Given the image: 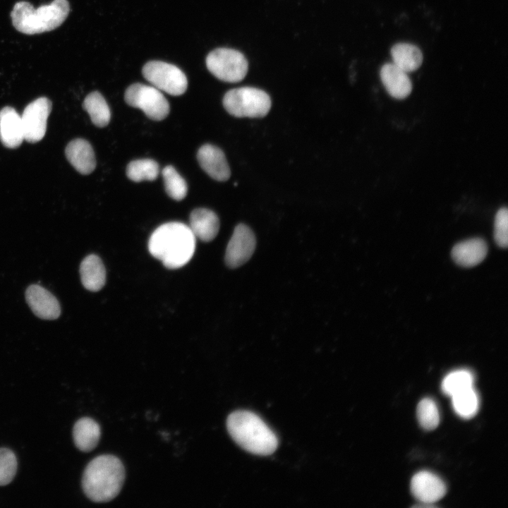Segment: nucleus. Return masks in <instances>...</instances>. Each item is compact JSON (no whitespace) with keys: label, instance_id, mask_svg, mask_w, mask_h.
Segmentation results:
<instances>
[{"label":"nucleus","instance_id":"nucleus-6","mask_svg":"<svg viewBox=\"0 0 508 508\" xmlns=\"http://www.w3.org/2000/svg\"><path fill=\"white\" fill-rule=\"evenodd\" d=\"M205 61L209 71L224 82H239L248 72L246 59L242 53L233 49H215L209 53Z\"/></svg>","mask_w":508,"mask_h":508},{"label":"nucleus","instance_id":"nucleus-26","mask_svg":"<svg viewBox=\"0 0 508 508\" xmlns=\"http://www.w3.org/2000/svg\"><path fill=\"white\" fill-rule=\"evenodd\" d=\"M162 174L167 195L175 200H183L188 192L187 183L183 177L171 165L165 167Z\"/></svg>","mask_w":508,"mask_h":508},{"label":"nucleus","instance_id":"nucleus-3","mask_svg":"<svg viewBox=\"0 0 508 508\" xmlns=\"http://www.w3.org/2000/svg\"><path fill=\"white\" fill-rule=\"evenodd\" d=\"M226 427L233 440L248 452L266 456L277 448L275 434L259 416L250 411L231 413L227 418Z\"/></svg>","mask_w":508,"mask_h":508},{"label":"nucleus","instance_id":"nucleus-24","mask_svg":"<svg viewBox=\"0 0 508 508\" xmlns=\"http://www.w3.org/2000/svg\"><path fill=\"white\" fill-rule=\"evenodd\" d=\"M159 173L158 163L152 159L131 161L126 167V175L134 182L154 181Z\"/></svg>","mask_w":508,"mask_h":508},{"label":"nucleus","instance_id":"nucleus-15","mask_svg":"<svg viewBox=\"0 0 508 508\" xmlns=\"http://www.w3.org/2000/svg\"><path fill=\"white\" fill-rule=\"evenodd\" d=\"M65 154L71 164L82 174L92 173L96 167L92 147L84 139L71 140L66 147Z\"/></svg>","mask_w":508,"mask_h":508},{"label":"nucleus","instance_id":"nucleus-22","mask_svg":"<svg viewBox=\"0 0 508 508\" xmlns=\"http://www.w3.org/2000/svg\"><path fill=\"white\" fill-rule=\"evenodd\" d=\"M83 107L96 126L102 128L109 124L111 111L101 93L94 91L88 94L83 101Z\"/></svg>","mask_w":508,"mask_h":508},{"label":"nucleus","instance_id":"nucleus-27","mask_svg":"<svg viewBox=\"0 0 508 508\" xmlns=\"http://www.w3.org/2000/svg\"><path fill=\"white\" fill-rule=\"evenodd\" d=\"M417 418L421 426L427 430L435 429L440 423V413L436 403L430 398H424L418 404Z\"/></svg>","mask_w":508,"mask_h":508},{"label":"nucleus","instance_id":"nucleus-20","mask_svg":"<svg viewBox=\"0 0 508 508\" xmlns=\"http://www.w3.org/2000/svg\"><path fill=\"white\" fill-rule=\"evenodd\" d=\"M100 435V427L92 418H82L74 425L73 430L74 443L83 452L92 450L97 446Z\"/></svg>","mask_w":508,"mask_h":508},{"label":"nucleus","instance_id":"nucleus-14","mask_svg":"<svg viewBox=\"0 0 508 508\" xmlns=\"http://www.w3.org/2000/svg\"><path fill=\"white\" fill-rule=\"evenodd\" d=\"M0 140L8 148H16L24 140L21 116L11 107L0 111Z\"/></svg>","mask_w":508,"mask_h":508},{"label":"nucleus","instance_id":"nucleus-29","mask_svg":"<svg viewBox=\"0 0 508 508\" xmlns=\"http://www.w3.org/2000/svg\"><path fill=\"white\" fill-rule=\"evenodd\" d=\"M508 212L507 207L500 208L496 213L494 222V238L501 248H506L508 242Z\"/></svg>","mask_w":508,"mask_h":508},{"label":"nucleus","instance_id":"nucleus-28","mask_svg":"<svg viewBox=\"0 0 508 508\" xmlns=\"http://www.w3.org/2000/svg\"><path fill=\"white\" fill-rule=\"evenodd\" d=\"M16 470L15 454L7 448H0V485L8 484L15 476Z\"/></svg>","mask_w":508,"mask_h":508},{"label":"nucleus","instance_id":"nucleus-7","mask_svg":"<svg viewBox=\"0 0 508 508\" xmlns=\"http://www.w3.org/2000/svg\"><path fill=\"white\" fill-rule=\"evenodd\" d=\"M124 99L129 106L141 109L154 121L164 119L170 111L166 97L152 85L133 83L126 90Z\"/></svg>","mask_w":508,"mask_h":508},{"label":"nucleus","instance_id":"nucleus-18","mask_svg":"<svg viewBox=\"0 0 508 508\" xmlns=\"http://www.w3.org/2000/svg\"><path fill=\"white\" fill-rule=\"evenodd\" d=\"M188 226L195 238L209 242L217 235L219 220L217 215L207 208H196L190 214Z\"/></svg>","mask_w":508,"mask_h":508},{"label":"nucleus","instance_id":"nucleus-10","mask_svg":"<svg viewBox=\"0 0 508 508\" xmlns=\"http://www.w3.org/2000/svg\"><path fill=\"white\" fill-rule=\"evenodd\" d=\"M256 245L253 231L244 224H238L228 243L225 262L230 268L245 264L252 256Z\"/></svg>","mask_w":508,"mask_h":508},{"label":"nucleus","instance_id":"nucleus-9","mask_svg":"<svg viewBox=\"0 0 508 508\" xmlns=\"http://www.w3.org/2000/svg\"><path fill=\"white\" fill-rule=\"evenodd\" d=\"M51 111L52 102L44 97L37 98L26 106L20 116L24 140L34 143L43 138Z\"/></svg>","mask_w":508,"mask_h":508},{"label":"nucleus","instance_id":"nucleus-13","mask_svg":"<svg viewBox=\"0 0 508 508\" xmlns=\"http://www.w3.org/2000/svg\"><path fill=\"white\" fill-rule=\"evenodd\" d=\"M25 298L32 311L40 318L54 320L60 315L61 308L57 299L39 285L30 286L26 290Z\"/></svg>","mask_w":508,"mask_h":508},{"label":"nucleus","instance_id":"nucleus-16","mask_svg":"<svg viewBox=\"0 0 508 508\" xmlns=\"http://www.w3.org/2000/svg\"><path fill=\"white\" fill-rule=\"evenodd\" d=\"M380 75L383 85L392 97L402 99L411 93L412 84L407 73L393 63L385 64Z\"/></svg>","mask_w":508,"mask_h":508},{"label":"nucleus","instance_id":"nucleus-11","mask_svg":"<svg viewBox=\"0 0 508 508\" xmlns=\"http://www.w3.org/2000/svg\"><path fill=\"white\" fill-rule=\"evenodd\" d=\"M411 491L421 503L432 505L445 496L447 488L439 476L430 471H422L413 476Z\"/></svg>","mask_w":508,"mask_h":508},{"label":"nucleus","instance_id":"nucleus-1","mask_svg":"<svg viewBox=\"0 0 508 508\" xmlns=\"http://www.w3.org/2000/svg\"><path fill=\"white\" fill-rule=\"evenodd\" d=\"M195 238L185 224L168 222L153 231L148 241V250L167 268L178 269L192 258L195 250Z\"/></svg>","mask_w":508,"mask_h":508},{"label":"nucleus","instance_id":"nucleus-25","mask_svg":"<svg viewBox=\"0 0 508 508\" xmlns=\"http://www.w3.org/2000/svg\"><path fill=\"white\" fill-rule=\"evenodd\" d=\"M473 373L466 369L456 370L449 373L443 379L441 385L442 392L449 397L473 387Z\"/></svg>","mask_w":508,"mask_h":508},{"label":"nucleus","instance_id":"nucleus-5","mask_svg":"<svg viewBox=\"0 0 508 508\" xmlns=\"http://www.w3.org/2000/svg\"><path fill=\"white\" fill-rule=\"evenodd\" d=\"M223 106L235 117L261 118L271 108L269 95L253 87H241L229 90L224 96Z\"/></svg>","mask_w":508,"mask_h":508},{"label":"nucleus","instance_id":"nucleus-21","mask_svg":"<svg viewBox=\"0 0 508 508\" xmlns=\"http://www.w3.org/2000/svg\"><path fill=\"white\" fill-rule=\"evenodd\" d=\"M391 55L393 64L409 73L417 70L423 61V54L415 45L399 43L392 47Z\"/></svg>","mask_w":508,"mask_h":508},{"label":"nucleus","instance_id":"nucleus-4","mask_svg":"<svg viewBox=\"0 0 508 508\" xmlns=\"http://www.w3.org/2000/svg\"><path fill=\"white\" fill-rule=\"evenodd\" d=\"M70 11L67 0H54L37 8L27 1L16 3L11 13L14 28L26 35L54 30L66 19Z\"/></svg>","mask_w":508,"mask_h":508},{"label":"nucleus","instance_id":"nucleus-19","mask_svg":"<svg viewBox=\"0 0 508 508\" xmlns=\"http://www.w3.org/2000/svg\"><path fill=\"white\" fill-rule=\"evenodd\" d=\"M80 274L84 287L91 291L100 290L106 282V270L101 259L95 255H89L80 266Z\"/></svg>","mask_w":508,"mask_h":508},{"label":"nucleus","instance_id":"nucleus-17","mask_svg":"<svg viewBox=\"0 0 508 508\" xmlns=\"http://www.w3.org/2000/svg\"><path fill=\"white\" fill-rule=\"evenodd\" d=\"M488 253V246L484 240L479 238H471L455 245L452 250V257L460 266L471 267L481 262Z\"/></svg>","mask_w":508,"mask_h":508},{"label":"nucleus","instance_id":"nucleus-23","mask_svg":"<svg viewBox=\"0 0 508 508\" xmlns=\"http://www.w3.org/2000/svg\"><path fill=\"white\" fill-rule=\"evenodd\" d=\"M452 397L453 409L463 418L474 416L479 409V397L473 387L461 391Z\"/></svg>","mask_w":508,"mask_h":508},{"label":"nucleus","instance_id":"nucleus-2","mask_svg":"<svg viewBox=\"0 0 508 508\" xmlns=\"http://www.w3.org/2000/svg\"><path fill=\"white\" fill-rule=\"evenodd\" d=\"M125 478L119 459L110 454L93 459L86 466L82 486L86 496L96 502L111 500L120 492Z\"/></svg>","mask_w":508,"mask_h":508},{"label":"nucleus","instance_id":"nucleus-12","mask_svg":"<svg viewBox=\"0 0 508 508\" xmlns=\"http://www.w3.org/2000/svg\"><path fill=\"white\" fill-rule=\"evenodd\" d=\"M197 159L201 168L213 179L218 181H227L231 171L223 151L218 147L205 144L197 153Z\"/></svg>","mask_w":508,"mask_h":508},{"label":"nucleus","instance_id":"nucleus-8","mask_svg":"<svg viewBox=\"0 0 508 508\" xmlns=\"http://www.w3.org/2000/svg\"><path fill=\"white\" fill-rule=\"evenodd\" d=\"M143 77L152 86L173 96L183 95L188 87L184 73L177 66L161 61H150L142 69Z\"/></svg>","mask_w":508,"mask_h":508}]
</instances>
